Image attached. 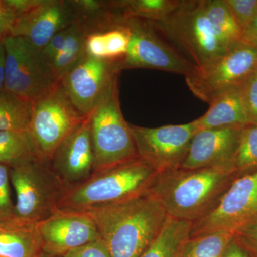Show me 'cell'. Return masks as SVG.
<instances>
[{
  "label": "cell",
  "instance_id": "35",
  "mask_svg": "<svg viewBox=\"0 0 257 257\" xmlns=\"http://www.w3.org/2000/svg\"><path fill=\"white\" fill-rule=\"evenodd\" d=\"M40 2V0H5V3L13 10L18 20L34 9Z\"/></svg>",
  "mask_w": 257,
  "mask_h": 257
},
{
  "label": "cell",
  "instance_id": "24",
  "mask_svg": "<svg viewBox=\"0 0 257 257\" xmlns=\"http://www.w3.org/2000/svg\"><path fill=\"white\" fill-rule=\"evenodd\" d=\"M37 156L28 131L0 132V164L9 168Z\"/></svg>",
  "mask_w": 257,
  "mask_h": 257
},
{
  "label": "cell",
  "instance_id": "39",
  "mask_svg": "<svg viewBox=\"0 0 257 257\" xmlns=\"http://www.w3.org/2000/svg\"><path fill=\"white\" fill-rule=\"evenodd\" d=\"M40 257H60V256H50V255L45 254V253H42L41 256Z\"/></svg>",
  "mask_w": 257,
  "mask_h": 257
},
{
  "label": "cell",
  "instance_id": "3",
  "mask_svg": "<svg viewBox=\"0 0 257 257\" xmlns=\"http://www.w3.org/2000/svg\"><path fill=\"white\" fill-rule=\"evenodd\" d=\"M238 177L236 172L215 169L180 167L159 173L148 192L168 216L193 223L215 207Z\"/></svg>",
  "mask_w": 257,
  "mask_h": 257
},
{
  "label": "cell",
  "instance_id": "32",
  "mask_svg": "<svg viewBox=\"0 0 257 257\" xmlns=\"http://www.w3.org/2000/svg\"><path fill=\"white\" fill-rule=\"evenodd\" d=\"M70 25L61 30L51 39L50 42L40 51L42 58L50 65L63 48L70 30Z\"/></svg>",
  "mask_w": 257,
  "mask_h": 257
},
{
  "label": "cell",
  "instance_id": "37",
  "mask_svg": "<svg viewBox=\"0 0 257 257\" xmlns=\"http://www.w3.org/2000/svg\"><path fill=\"white\" fill-rule=\"evenodd\" d=\"M243 41L257 49V14L251 25L243 32Z\"/></svg>",
  "mask_w": 257,
  "mask_h": 257
},
{
  "label": "cell",
  "instance_id": "13",
  "mask_svg": "<svg viewBox=\"0 0 257 257\" xmlns=\"http://www.w3.org/2000/svg\"><path fill=\"white\" fill-rule=\"evenodd\" d=\"M121 72L119 61L86 56L59 83L79 114L86 117Z\"/></svg>",
  "mask_w": 257,
  "mask_h": 257
},
{
  "label": "cell",
  "instance_id": "17",
  "mask_svg": "<svg viewBox=\"0 0 257 257\" xmlns=\"http://www.w3.org/2000/svg\"><path fill=\"white\" fill-rule=\"evenodd\" d=\"M72 23L69 0H40L34 9L17 20L11 35L23 37L40 51Z\"/></svg>",
  "mask_w": 257,
  "mask_h": 257
},
{
  "label": "cell",
  "instance_id": "2",
  "mask_svg": "<svg viewBox=\"0 0 257 257\" xmlns=\"http://www.w3.org/2000/svg\"><path fill=\"white\" fill-rule=\"evenodd\" d=\"M84 213L90 216L111 257H140L156 239L168 215L147 192Z\"/></svg>",
  "mask_w": 257,
  "mask_h": 257
},
{
  "label": "cell",
  "instance_id": "34",
  "mask_svg": "<svg viewBox=\"0 0 257 257\" xmlns=\"http://www.w3.org/2000/svg\"><path fill=\"white\" fill-rule=\"evenodd\" d=\"M235 236L253 257H257V221L238 230L235 232Z\"/></svg>",
  "mask_w": 257,
  "mask_h": 257
},
{
  "label": "cell",
  "instance_id": "10",
  "mask_svg": "<svg viewBox=\"0 0 257 257\" xmlns=\"http://www.w3.org/2000/svg\"><path fill=\"white\" fill-rule=\"evenodd\" d=\"M119 19L130 35L127 52L119 61L121 71L158 69L184 77L192 72L194 66L159 33L151 22L119 15Z\"/></svg>",
  "mask_w": 257,
  "mask_h": 257
},
{
  "label": "cell",
  "instance_id": "22",
  "mask_svg": "<svg viewBox=\"0 0 257 257\" xmlns=\"http://www.w3.org/2000/svg\"><path fill=\"white\" fill-rule=\"evenodd\" d=\"M179 0H111L115 13L124 18L149 22L163 20L175 9Z\"/></svg>",
  "mask_w": 257,
  "mask_h": 257
},
{
  "label": "cell",
  "instance_id": "36",
  "mask_svg": "<svg viewBox=\"0 0 257 257\" xmlns=\"http://www.w3.org/2000/svg\"><path fill=\"white\" fill-rule=\"evenodd\" d=\"M222 257H253L248 248L239 241L236 236L230 241L225 249Z\"/></svg>",
  "mask_w": 257,
  "mask_h": 257
},
{
  "label": "cell",
  "instance_id": "4",
  "mask_svg": "<svg viewBox=\"0 0 257 257\" xmlns=\"http://www.w3.org/2000/svg\"><path fill=\"white\" fill-rule=\"evenodd\" d=\"M158 174L140 158L101 171L69 187L58 210L84 212L133 199L148 192Z\"/></svg>",
  "mask_w": 257,
  "mask_h": 257
},
{
  "label": "cell",
  "instance_id": "7",
  "mask_svg": "<svg viewBox=\"0 0 257 257\" xmlns=\"http://www.w3.org/2000/svg\"><path fill=\"white\" fill-rule=\"evenodd\" d=\"M3 42L5 91L32 104L57 85L50 65L28 40L10 35Z\"/></svg>",
  "mask_w": 257,
  "mask_h": 257
},
{
  "label": "cell",
  "instance_id": "33",
  "mask_svg": "<svg viewBox=\"0 0 257 257\" xmlns=\"http://www.w3.org/2000/svg\"><path fill=\"white\" fill-rule=\"evenodd\" d=\"M18 18L5 3L0 0V41H4L10 36Z\"/></svg>",
  "mask_w": 257,
  "mask_h": 257
},
{
  "label": "cell",
  "instance_id": "6",
  "mask_svg": "<svg viewBox=\"0 0 257 257\" xmlns=\"http://www.w3.org/2000/svg\"><path fill=\"white\" fill-rule=\"evenodd\" d=\"M9 169L10 179L16 192L17 219L37 224L58 210L69 187L50 162L35 157Z\"/></svg>",
  "mask_w": 257,
  "mask_h": 257
},
{
  "label": "cell",
  "instance_id": "16",
  "mask_svg": "<svg viewBox=\"0 0 257 257\" xmlns=\"http://www.w3.org/2000/svg\"><path fill=\"white\" fill-rule=\"evenodd\" d=\"M50 164L69 187L90 178L94 172V155L89 116L62 140L56 149Z\"/></svg>",
  "mask_w": 257,
  "mask_h": 257
},
{
  "label": "cell",
  "instance_id": "1",
  "mask_svg": "<svg viewBox=\"0 0 257 257\" xmlns=\"http://www.w3.org/2000/svg\"><path fill=\"white\" fill-rule=\"evenodd\" d=\"M175 50L202 68L243 42L224 0H181L168 16L151 22Z\"/></svg>",
  "mask_w": 257,
  "mask_h": 257
},
{
  "label": "cell",
  "instance_id": "14",
  "mask_svg": "<svg viewBox=\"0 0 257 257\" xmlns=\"http://www.w3.org/2000/svg\"><path fill=\"white\" fill-rule=\"evenodd\" d=\"M42 253L62 257L69 251L101 239L90 216L79 211L57 210L37 224Z\"/></svg>",
  "mask_w": 257,
  "mask_h": 257
},
{
  "label": "cell",
  "instance_id": "15",
  "mask_svg": "<svg viewBox=\"0 0 257 257\" xmlns=\"http://www.w3.org/2000/svg\"><path fill=\"white\" fill-rule=\"evenodd\" d=\"M242 128L228 126L199 130L193 137L188 153L181 167L236 172L235 154Z\"/></svg>",
  "mask_w": 257,
  "mask_h": 257
},
{
  "label": "cell",
  "instance_id": "11",
  "mask_svg": "<svg viewBox=\"0 0 257 257\" xmlns=\"http://www.w3.org/2000/svg\"><path fill=\"white\" fill-rule=\"evenodd\" d=\"M257 221V170L239 176L208 214L192 223L189 237L216 231L236 232Z\"/></svg>",
  "mask_w": 257,
  "mask_h": 257
},
{
  "label": "cell",
  "instance_id": "26",
  "mask_svg": "<svg viewBox=\"0 0 257 257\" xmlns=\"http://www.w3.org/2000/svg\"><path fill=\"white\" fill-rule=\"evenodd\" d=\"M32 104L6 91L0 92V132L27 131Z\"/></svg>",
  "mask_w": 257,
  "mask_h": 257
},
{
  "label": "cell",
  "instance_id": "30",
  "mask_svg": "<svg viewBox=\"0 0 257 257\" xmlns=\"http://www.w3.org/2000/svg\"><path fill=\"white\" fill-rule=\"evenodd\" d=\"M241 89L250 121L257 124V69Z\"/></svg>",
  "mask_w": 257,
  "mask_h": 257
},
{
  "label": "cell",
  "instance_id": "20",
  "mask_svg": "<svg viewBox=\"0 0 257 257\" xmlns=\"http://www.w3.org/2000/svg\"><path fill=\"white\" fill-rule=\"evenodd\" d=\"M130 35L119 16L109 26L86 34V56L98 60L120 61L127 52Z\"/></svg>",
  "mask_w": 257,
  "mask_h": 257
},
{
  "label": "cell",
  "instance_id": "28",
  "mask_svg": "<svg viewBox=\"0 0 257 257\" xmlns=\"http://www.w3.org/2000/svg\"><path fill=\"white\" fill-rule=\"evenodd\" d=\"M235 22L244 31L257 14V0H224Z\"/></svg>",
  "mask_w": 257,
  "mask_h": 257
},
{
  "label": "cell",
  "instance_id": "31",
  "mask_svg": "<svg viewBox=\"0 0 257 257\" xmlns=\"http://www.w3.org/2000/svg\"><path fill=\"white\" fill-rule=\"evenodd\" d=\"M62 257H111V255L105 241L101 238L72 250Z\"/></svg>",
  "mask_w": 257,
  "mask_h": 257
},
{
  "label": "cell",
  "instance_id": "5",
  "mask_svg": "<svg viewBox=\"0 0 257 257\" xmlns=\"http://www.w3.org/2000/svg\"><path fill=\"white\" fill-rule=\"evenodd\" d=\"M119 77L89 115L94 150V174L140 158L130 124L121 112Z\"/></svg>",
  "mask_w": 257,
  "mask_h": 257
},
{
  "label": "cell",
  "instance_id": "27",
  "mask_svg": "<svg viewBox=\"0 0 257 257\" xmlns=\"http://www.w3.org/2000/svg\"><path fill=\"white\" fill-rule=\"evenodd\" d=\"M234 166L239 177L257 170V124L250 123L241 128Z\"/></svg>",
  "mask_w": 257,
  "mask_h": 257
},
{
  "label": "cell",
  "instance_id": "21",
  "mask_svg": "<svg viewBox=\"0 0 257 257\" xmlns=\"http://www.w3.org/2000/svg\"><path fill=\"white\" fill-rule=\"evenodd\" d=\"M192 222L168 216L156 239L140 257H179L184 241L189 237Z\"/></svg>",
  "mask_w": 257,
  "mask_h": 257
},
{
  "label": "cell",
  "instance_id": "18",
  "mask_svg": "<svg viewBox=\"0 0 257 257\" xmlns=\"http://www.w3.org/2000/svg\"><path fill=\"white\" fill-rule=\"evenodd\" d=\"M209 105L205 114L194 120L199 130L244 126L251 123L241 87L225 93Z\"/></svg>",
  "mask_w": 257,
  "mask_h": 257
},
{
  "label": "cell",
  "instance_id": "38",
  "mask_svg": "<svg viewBox=\"0 0 257 257\" xmlns=\"http://www.w3.org/2000/svg\"><path fill=\"white\" fill-rule=\"evenodd\" d=\"M5 49L4 42L0 41V92L5 91Z\"/></svg>",
  "mask_w": 257,
  "mask_h": 257
},
{
  "label": "cell",
  "instance_id": "8",
  "mask_svg": "<svg viewBox=\"0 0 257 257\" xmlns=\"http://www.w3.org/2000/svg\"><path fill=\"white\" fill-rule=\"evenodd\" d=\"M84 118L57 83L50 92L32 104L27 131L37 156L50 162L62 140Z\"/></svg>",
  "mask_w": 257,
  "mask_h": 257
},
{
  "label": "cell",
  "instance_id": "9",
  "mask_svg": "<svg viewBox=\"0 0 257 257\" xmlns=\"http://www.w3.org/2000/svg\"><path fill=\"white\" fill-rule=\"evenodd\" d=\"M257 69V49L242 42L219 59L185 76L194 96L211 104L225 93L241 87Z\"/></svg>",
  "mask_w": 257,
  "mask_h": 257
},
{
  "label": "cell",
  "instance_id": "29",
  "mask_svg": "<svg viewBox=\"0 0 257 257\" xmlns=\"http://www.w3.org/2000/svg\"><path fill=\"white\" fill-rule=\"evenodd\" d=\"M10 169L0 164V221L15 218V204L10 191Z\"/></svg>",
  "mask_w": 257,
  "mask_h": 257
},
{
  "label": "cell",
  "instance_id": "19",
  "mask_svg": "<svg viewBox=\"0 0 257 257\" xmlns=\"http://www.w3.org/2000/svg\"><path fill=\"white\" fill-rule=\"evenodd\" d=\"M42 253L37 224L16 217L0 221V257H40Z\"/></svg>",
  "mask_w": 257,
  "mask_h": 257
},
{
  "label": "cell",
  "instance_id": "23",
  "mask_svg": "<svg viewBox=\"0 0 257 257\" xmlns=\"http://www.w3.org/2000/svg\"><path fill=\"white\" fill-rule=\"evenodd\" d=\"M85 35V32L77 24H71L63 48L50 64L51 71L57 82L86 57Z\"/></svg>",
  "mask_w": 257,
  "mask_h": 257
},
{
  "label": "cell",
  "instance_id": "12",
  "mask_svg": "<svg viewBox=\"0 0 257 257\" xmlns=\"http://www.w3.org/2000/svg\"><path fill=\"white\" fill-rule=\"evenodd\" d=\"M130 126L139 157L158 173L180 168L193 137L199 130L194 121L155 128Z\"/></svg>",
  "mask_w": 257,
  "mask_h": 257
},
{
  "label": "cell",
  "instance_id": "25",
  "mask_svg": "<svg viewBox=\"0 0 257 257\" xmlns=\"http://www.w3.org/2000/svg\"><path fill=\"white\" fill-rule=\"evenodd\" d=\"M235 233L216 231L189 237L181 247L179 257H222Z\"/></svg>",
  "mask_w": 257,
  "mask_h": 257
}]
</instances>
